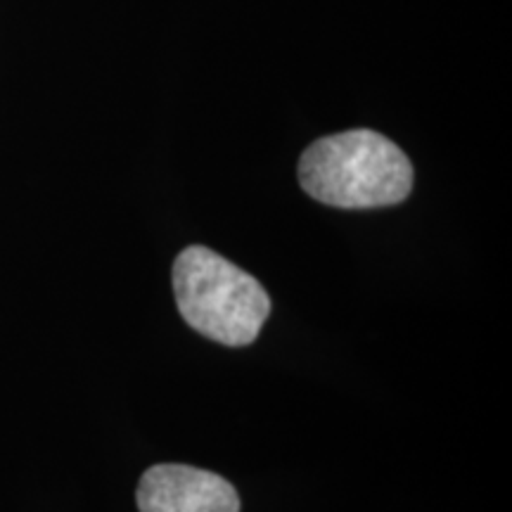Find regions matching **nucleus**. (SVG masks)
I'll return each instance as SVG.
<instances>
[{
    "label": "nucleus",
    "mask_w": 512,
    "mask_h": 512,
    "mask_svg": "<svg viewBox=\"0 0 512 512\" xmlns=\"http://www.w3.org/2000/svg\"><path fill=\"white\" fill-rule=\"evenodd\" d=\"M299 183L313 200L337 209L392 207L411 195L413 166L382 133L356 128L306 147Z\"/></svg>",
    "instance_id": "f257e3e1"
},
{
    "label": "nucleus",
    "mask_w": 512,
    "mask_h": 512,
    "mask_svg": "<svg viewBox=\"0 0 512 512\" xmlns=\"http://www.w3.org/2000/svg\"><path fill=\"white\" fill-rule=\"evenodd\" d=\"M174 294L185 323L223 347H247L259 337L271 297L226 256L207 247H185L174 261Z\"/></svg>",
    "instance_id": "f03ea898"
},
{
    "label": "nucleus",
    "mask_w": 512,
    "mask_h": 512,
    "mask_svg": "<svg viewBox=\"0 0 512 512\" xmlns=\"http://www.w3.org/2000/svg\"><path fill=\"white\" fill-rule=\"evenodd\" d=\"M136 501L140 512H240V496L228 479L181 463L143 472Z\"/></svg>",
    "instance_id": "7ed1b4c3"
}]
</instances>
